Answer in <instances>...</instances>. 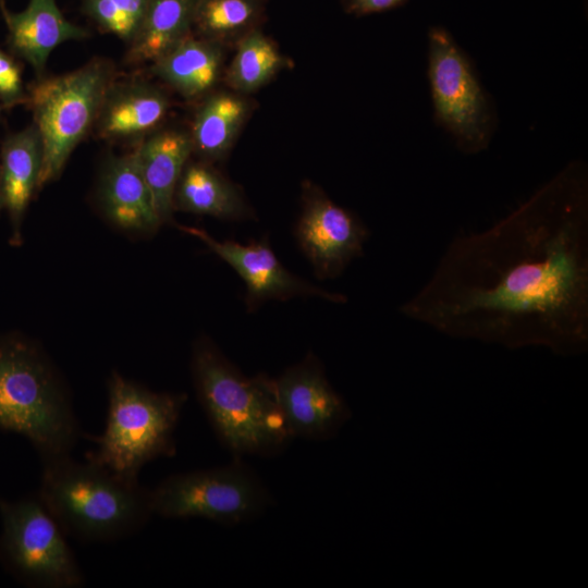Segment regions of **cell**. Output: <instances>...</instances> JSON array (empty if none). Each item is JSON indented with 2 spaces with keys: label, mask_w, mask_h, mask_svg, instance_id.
I'll return each instance as SVG.
<instances>
[{
  "label": "cell",
  "mask_w": 588,
  "mask_h": 588,
  "mask_svg": "<svg viewBox=\"0 0 588 588\" xmlns=\"http://www.w3.org/2000/svg\"><path fill=\"white\" fill-rule=\"evenodd\" d=\"M400 311L458 339L588 345V173L571 162L489 228L457 235Z\"/></svg>",
  "instance_id": "cell-1"
},
{
  "label": "cell",
  "mask_w": 588,
  "mask_h": 588,
  "mask_svg": "<svg viewBox=\"0 0 588 588\" xmlns=\"http://www.w3.org/2000/svg\"><path fill=\"white\" fill-rule=\"evenodd\" d=\"M179 229L200 240L237 272L246 285V305L249 310L266 299L285 301L295 296H317L334 303L346 301L341 294L319 289L291 273L266 240L244 245L234 241L215 240L198 228L179 225Z\"/></svg>",
  "instance_id": "cell-12"
},
{
  "label": "cell",
  "mask_w": 588,
  "mask_h": 588,
  "mask_svg": "<svg viewBox=\"0 0 588 588\" xmlns=\"http://www.w3.org/2000/svg\"><path fill=\"white\" fill-rule=\"evenodd\" d=\"M1 174L4 208L11 224L12 245L22 243V222L29 200L38 187L42 144L34 123L9 134L1 144Z\"/></svg>",
  "instance_id": "cell-16"
},
{
  "label": "cell",
  "mask_w": 588,
  "mask_h": 588,
  "mask_svg": "<svg viewBox=\"0 0 588 588\" xmlns=\"http://www.w3.org/2000/svg\"><path fill=\"white\" fill-rule=\"evenodd\" d=\"M192 152L189 133L177 130L144 137L133 151L162 224L172 221L175 188Z\"/></svg>",
  "instance_id": "cell-17"
},
{
  "label": "cell",
  "mask_w": 588,
  "mask_h": 588,
  "mask_svg": "<svg viewBox=\"0 0 588 588\" xmlns=\"http://www.w3.org/2000/svg\"><path fill=\"white\" fill-rule=\"evenodd\" d=\"M3 109H4V108H3L2 103L0 102V119H1V113H2V110H3Z\"/></svg>",
  "instance_id": "cell-28"
},
{
  "label": "cell",
  "mask_w": 588,
  "mask_h": 588,
  "mask_svg": "<svg viewBox=\"0 0 588 588\" xmlns=\"http://www.w3.org/2000/svg\"><path fill=\"white\" fill-rule=\"evenodd\" d=\"M115 79L113 64L95 58L58 76L37 77L27 86L26 105L33 112L42 144L37 191L57 179L75 147L95 126L105 95Z\"/></svg>",
  "instance_id": "cell-6"
},
{
  "label": "cell",
  "mask_w": 588,
  "mask_h": 588,
  "mask_svg": "<svg viewBox=\"0 0 588 588\" xmlns=\"http://www.w3.org/2000/svg\"><path fill=\"white\" fill-rule=\"evenodd\" d=\"M184 394L158 393L113 372L108 381V415L96 448L86 458L130 480L143 466L175 453L174 431Z\"/></svg>",
  "instance_id": "cell-5"
},
{
  "label": "cell",
  "mask_w": 588,
  "mask_h": 588,
  "mask_svg": "<svg viewBox=\"0 0 588 588\" xmlns=\"http://www.w3.org/2000/svg\"><path fill=\"white\" fill-rule=\"evenodd\" d=\"M405 0H344L345 11L355 15L382 12L402 4Z\"/></svg>",
  "instance_id": "cell-26"
},
{
  "label": "cell",
  "mask_w": 588,
  "mask_h": 588,
  "mask_svg": "<svg viewBox=\"0 0 588 588\" xmlns=\"http://www.w3.org/2000/svg\"><path fill=\"white\" fill-rule=\"evenodd\" d=\"M428 79L437 122L466 154L485 150L494 130V113L475 69L443 27L428 32Z\"/></svg>",
  "instance_id": "cell-8"
},
{
  "label": "cell",
  "mask_w": 588,
  "mask_h": 588,
  "mask_svg": "<svg viewBox=\"0 0 588 588\" xmlns=\"http://www.w3.org/2000/svg\"><path fill=\"white\" fill-rule=\"evenodd\" d=\"M0 429L27 438L41 460L71 454L77 419L53 366L21 335L0 339Z\"/></svg>",
  "instance_id": "cell-4"
},
{
  "label": "cell",
  "mask_w": 588,
  "mask_h": 588,
  "mask_svg": "<svg viewBox=\"0 0 588 588\" xmlns=\"http://www.w3.org/2000/svg\"><path fill=\"white\" fill-rule=\"evenodd\" d=\"M192 371L212 428L235 455L275 453L292 439L270 378L245 377L208 339L194 345Z\"/></svg>",
  "instance_id": "cell-3"
},
{
  "label": "cell",
  "mask_w": 588,
  "mask_h": 588,
  "mask_svg": "<svg viewBox=\"0 0 588 588\" xmlns=\"http://www.w3.org/2000/svg\"><path fill=\"white\" fill-rule=\"evenodd\" d=\"M1 11L8 27L10 52L23 59L44 76L50 53L61 44L89 36L85 28L69 22L56 0H29L21 12L12 13L1 2Z\"/></svg>",
  "instance_id": "cell-15"
},
{
  "label": "cell",
  "mask_w": 588,
  "mask_h": 588,
  "mask_svg": "<svg viewBox=\"0 0 588 588\" xmlns=\"http://www.w3.org/2000/svg\"><path fill=\"white\" fill-rule=\"evenodd\" d=\"M271 384L292 438H329L351 416L345 401L327 380L314 355L271 379Z\"/></svg>",
  "instance_id": "cell-11"
},
{
  "label": "cell",
  "mask_w": 588,
  "mask_h": 588,
  "mask_svg": "<svg viewBox=\"0 0 588 588\" xmlns=\"http://www.w3.org/2000/svg\"><path fill=\"white\" fill-rule=\"evenodd\" d=\"M27 89L23 81V66L12 53L0 48V102L4 109L26 105Z\"/></svg>",
  "instance_id": "cell-25"
},
{
  "label": "cell",
  "mask_w": 588,
  "mask_h": 588,
  "mask_svg": "<svg viewBox=\"0 0 588 588\" xmlns=\"http://www.w3.org/2000/svg\"><path fill=\"white\" fill-rule=\"evenodd\" d=\"M268 491L238 458L228 466L176 474L150 489L152 514L238 524L269 504Z\"/></svg>",
  "instance_id": "cell-9"
},
{
  "label": "cell",
  "mask_w": 588,
  "mask_h": 588,
  "mask_svg": "<svg viewBox=\"0 0 588 588\" xmlns=\"http://www.w3.org/2000/svg\"><path fill=\"white\" fill-rule=\"evenodd\" d=\"M2 208H4V197H3L2 174H1V167H0V210Z\"/></svg>",
  "instance_id": "cell-27"
},
{
  "label": "cell",
  "mask_w": 588,
  "mask_h": 588,
  "mask_svg": "<svg viewBox=\"0 0 588 588\" xmlns=\"http://www.w3.org/2000/svg\"><path fill=\"white\" fill-rule=\"evenodd\" d=\"M249 111L237 93H215L197 108L189 133L193 152L206 160L223 158L231 149Z\"/></svg>",
  "instance_id": "cell-20"
},
{
  "label": "cell",
  "mask_w": 588,
  "mask_h": 588,
  "mask_svg": "<svg viewBox=\"0 0 588 588\" xmlns=\"http://www.w3.org/2000/svg\"><path fill=\"white\" fill-rule=\"evenodd\" d=\"M259 13V0H196L193 25L200 37L223 45L254 29Z\"/></svg>",
  "instance_id": "cell-23"
},
{
  "label": "cell",
  "mask_w": 588,
  "mask_h": 588,
  "mask_svg": "<svg viewBox=\"0 0 588 588\" xmlns=\"http://www.w3.org/2000/svg\"><path fill=\"white\" fill-rule=\"evenodd\" d=\"M147 4L148 0H86L85 9L102 29L131 44Z\"/></svg>",
  "instance_id": "cell-24"
},
{
  "label": "cell",
  "mask_w": 588,
  "mask_h": 588,
  "mask_svg": "<svg viewBox=\"0 0 588 588\" xmlns=\"http://www.w3.org/2000/svg\"><path fill=\"white\" fill-rule=\"evenodd\" d=\"M196 0H148L139 29L130 44L126 61L152 63L189 35Z\"/></svg>",
  "instance_id": "cell-21"
},
{
  "label": "cell",
  "mask_w": 588,
  "mask_h": 588,
  "mask_svg": "<svg viewBox=\"0 0 588 588\" xmlns=\"http://www.w3.org/2000/svg\"><path fill=\"white\" fill-rule=\"evenodd\" d=\"M285 64L274 42L258 29L242 36L225 71L226 84L237 94L265 86Z\"/></svg>",
  "instance_id": "cell-22"
},
{
  "label": "cell",
  "mask_w": 588,
  "mask_h": 588,
  "mask_svg": "<svg viewBox=\"0 0 588 588\" xmlns=\"http://www.w3.org/2000/svg\"><path fill=\"white\" fill-rule=\"evenodd\" d=\"M97 192L102 212L118 228L146 234L162 224L133 152L108 157Z\"/></svg>",
  "instance_id": "cell-14"
},
{
  "label": "cell",
  "mask_w": 588,
  "mask_h": 588,
  "mask_svg": "<svg viewBox=\"0 0 588 588\" xmlns=\"http://www.w3.org/2000/svg\"><path fill=\"white\" fill-rule=\"evenodd\" d=\"M170 108L167 94L148 81L114 79L99 109L95 128L106 140L140 138L155 131Z\"/></svg>",
  "instance_id": "cell-13"
},
{
  "label": "cell",
  "mask_w": 588,
  "mask_h": 588,
  "mask_svg": "<svg viewBox=\"0 0 588 588\" xmlns=\"http://www.w3.org/2000/svg\"><path fill=\"white\" fill-rule=\"evenodd\" d=\"M221 219L253 216L241 191L207 162H187L174 193V210Z\"/></svg>",
  "instance_id": "cell-19"
},
{
  "label": "cell",
  "mask_w": 588,
  "mask_h": 588,
  "mask_svg": "<svg viewBox=\"0 0 588 588\" xmlns=\"http://www.w3.org/2000/svg\"><path fill=\"white\" fill-rule=\"evenodd\" d=\"M38 497L64 532L81 541H112L139 530L152 514L150 490L71 454L45 458Z\"/></svg>",
  "instance_id": "cell-2"
},
{
  "label": "cell",
  "mask_w": 588,
  "mask_h": 588,
  "mask_svg": "<svg viewBox=\"0 0 588 588\" xmlns=\"http://www.w3.org/2000/svg\"><path fill=\"white\" fill-rule=\"evenodd\" d=\"M303 210L295 236L320 279H332L359 257L369 236L364 223L319 188H304Z\"/></svg>",
  "instance_id": "cell-10"
},
{
  "label": "cell",
  "mask_w": 588,
  "mask_h": 588,
  "mask_svg": "<svg viewBox=\"0 0 588 588\" xmlns=\"http://www.w3.org/2000/svg\"><path fill=\"white\" fill-rule=\"evenodd\" d=\"M222 68L223 45L191 35L151 63V72L187 99L208 94Z\"/></svg>",
  "instance_id": "cell-18"
},
{
  "label": "cell",
  "mask_w": 588,
  "mask_h": 588,
  "mask_svg": "<svg viewBox=\"0 0 588 588\" xmlns=\"http://www.w3.org/2000/svg\"><path fill=\"white\" fill-rule=\"evenodd\" d=\"M0 556L22 583L36 588H77L83 572L66 534L40 498L0 500Z\"/></svg>",
  "instance_id": "cell-7"
}]
</instances>
